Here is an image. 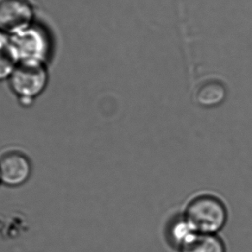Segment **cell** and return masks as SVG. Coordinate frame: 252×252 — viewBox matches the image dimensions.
Returning <instances> with one entry per match:
<instances>
[{
  "label": "cell",
  "mask_w": 252,
  "mask_h": 252,
  "mask_svg": "<svg viewBox=\"0 0 252 252\" xmlns=\"http://www.w3.org/2000/svg\"><path fill=\"white\" fill-rule=\"evenodd\" d=\"M49 70L46 64L18 63L8 79L11 91L18 99L35 98L45 91L49 84Z\"/></svg>",
  "instance_id": "obj_3"
},
{
  "label": "cell",
  "mask_w": 252,
  "mask_h": 252,
  "mask_svg": "<svg viewBox=\"0 0 252 252\" xmlns=\"http://www.w3.org/2000/svg\"><path fill=\"white\" fill-rule=\"evenodd\" d=\"M32 170L28 158L19 152H9L0 158V179L5 185H23L28 181Z\"/></svg>",
  "instance_id": "obj_5"
},
{
  "label": "cell",
  "mask_w": 252,
  "mask_h": 252,
  "mask_svg": "<svg viewBox=\"0 0 252 252\" xmlns=\"http://www.w3.org/2000/svg\"><path fill=\"white\" fill-rule=\"evenodd\" d=\"M183 214L200 234H218L228 221V209L224 200L211 193L192 197Z\"/></svg>",
  "instance_id": "obj_1"
},
{
  "label": "cell",
  "mask_w": 252,
  "mask_h": 252,
  "mask_svg": "<svg viewBox=\"0 0 252 252\" xmlns=\"http://www.w3.org/2000/svg\"><path fill=\"white\" fill-rule=\"evenodd\" d=\"M226 95L225 88L218 81H208L202 85L197 92L196 99L199 105L206 108H213L220 105Z\"/></svg>",
  "instance_id": "obj_8"
},
{
  "label": "cell",
  "mask_w": 252,
  "mask_h": 252,
  "mask_svg": "<svg viewBox=\"0 0 252 252\" xmlns=\"http://www.w3.org/2000/svg\"><path fill=\"white\" fill-rule=\"evenodd\" d=\"M181 252H226V246L218 234H200Z\"/></svg>",
  "instance_id": "obj_9"
},
{
  "label": "cell",
  "mask_w": 252,
  "mask_h": 252,
  "mask_svg": "<svg viewBox=\"0 0 252 252\" xmlns=\"http://www.w3.org/2000/svg\"><path fill=\"white\" fill-rule=\"evenodd\" d=\"M18 63L46 64L53 51L52 38L42 25L34 23L11 35Z\"/></svg>",
  "instance_id": "obj_2"
},
{
  "label": "cell",
  "mask_w": 252,
  "mask_h": 252,
  "mask_svg": "<svg viewBox=\"0 0 252 252\" xmlns=\"http://www.w3.org/2000/svg\"><path fill=\"white\" fill-rule=\"evenodd\" d=\"M18 63L11 35L0 32V81L8 80Z\"/></svg>",
  "instance_id": "obj_7"
},
{
  "label": "cell",
  "mask_w": 252,
  "mask_h": 252,
  "mask_svg": "<svg viewBox=\"0 0 252 252\" xmlns=\"http://www.w3.org/2000/svg\"><path fill=\"white\" fill-rule=\"evenodd\" d=\"M165 234L168 245L181 252L191 245L200 233L182 213L169 220Z\"/></svg>",
  "instance_id": "obj_6"
},
{
  "label": "cell",
  "mask_w": 252,
  "mask_h": 252,
  "mask_svg": "<svg viewBox=\"0 0 252 252\" xmlns=\"http://www.w3.org/2000/svg\"><path fill=\"white\" fill-rule=\"evenodd\" d=\"M4 1H5V0H0V4H1V3H3Z\"/></svg>",
  "instance_id": "obj_10"
},
{
  "label": "cell",
  "mask_w": 252,
  "mask_h": 252,
  "mask_svg": "<svg viewBox=\"0 0 252 252\" xmlns=\"http://www.w3.org/2000/svg\"><path fill=\"white\" fill-rule=\"evenodd\" d=\"M34 23L35 8L30 0H5L0 4V32L13 35Z\"/></svg>",
  "instance_id": "obj_4"
},
{
  "label": "cell",
  "mask_w": 252,
  "mask_h": 252,
  "mask_svg": "<svg viewBox=\"0 0 252 252\" xmlns=\"http://www.w3.org/2000/svg\"><path fill=\"white\" fill-rule=\"evenodd\" d=\"M0 182H1V179H0Z\"/></svg>",
  "instance_id": "obj_11"
}]
</instances>
